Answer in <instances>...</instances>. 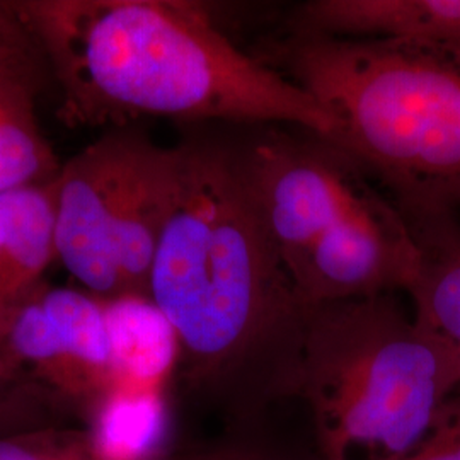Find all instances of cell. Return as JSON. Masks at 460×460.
Listing matches in <instances>:
<instances>
[{
  "label": "cell",
  "mask_w": 460,
  "mask_h": 460,
  "mask_svg": "<svg viewBox=\"0 0 460 460\" xmlns=\"http://www.w3.org/2000/svg\"><path fill=\"white\" fill-rule=\"evenodd\" d=\"M176 180V146L121 127L104 133L53 180L57 260L102 300H148Z\"/></svg>",
  "instance_id": "5b68a950"
},
{
  "label": "cell",
  "mask_w": 460,
  "mask_h": 460,
  "mask_svg": "<svg viewBox=\"0 0 460 460\" xmlns=\"http://www.w3.org/2000/svg\"><path fill=\"white\" fill-rule=\"evenodd\" d=\"M237 132L247 182L288 275L374 186L360 165L317 135L254 125Z\"/></svg>",
  "instance_id": "8992f818"
},
{
  "label": "cell",
  "mask_w": 460,
  "mask_h": 460,
  "mask_svg": "<svg viewBox=\"0 0 460 460\" xmlns=\"http://www.w3.org/2000/svg\"><path fill=\"white\" fill-rule=\"evenodd\" d=\"M404 460H460V397L445 406L431 433Z\"/></svg>",
  "instance_id": "ac0fdd59"
},
{
  "label": "cell",
  "mask_w": 460,
  "mask_h": 460,
  "mask_svg": "<svg viewBox=\"0 0 460 460\" xmlns=\"http://www.w3.org/2000/svg\"><path fill=\"white\" fill-rule=\"evenodd\" d=\"M176 150L148 300L174 332L190 391L230 425L260 423L298 395L309 309L260 214L237 132L191 133Z\"/></svg>",
  "instance_id": "6da1fadb"
},
{
  "label": "cell",
  "mask_w": 460,
  "mask_h": 460,
  "mask_svg": "<svg viewBox=\"0 0 460 460\" xmlns=\"http://www.w3.org/2000/svg\"><path fill=\"white\" fill-rule=\"evenodd\" d=\"M17 16L62 89L70 125L142 116L281 125L331 140L332 116L302 87L237 49L205 9L169 0H19Z\"/></svg>",
  "instance_id": "7a4b0ae2"
},
{
  "label": "cell",
  "mask_w": 460,
  "mask_h": 460,
  "mask_svg": "<svg viewBox=\"0 0 460 460\" xmlns=\"http://www.w3.org/2000/svg\"><path fill=\"white\" fill-rule=\"evenodd\" d=\"M460 387L456 349L395 296L309 307L298 399L315 460H404Z\"/></svg>",
  "instance_id": "277c9868"
},
{
  "label": "cell",
  "mask_w": 460,
  "mask_h": 460,
  "mask_svg": "<svg viewBox=\"0 0 460 460\" xmlns=\"http://www.w3.org/2000/svg\"><path fill=\"white\" fill-rule=\"evenodd\" d=\"M53 180L0 195V332L57 258Z\"/></svg>",
  "instance_id": "8fae6325"
},
{
  "label": "cell",
  "mask_w": 460,
  "mask_h": 460,
  "mask_svg": "<svg viewBox=\"0 0 460 460\" xmlns=\"http://www.w3.org/2000/svg\"><path fill=\"white\" fill-rule=\"evenodd\" d=\"M0 357L85 420L115 389L104 300L43 283L0 332Z\"/></svg>",
  "instance_id": "52a82bcc"
},
{
  "label": "cell",
  "mask_w": 460,
  "mask_h": 460,
  "mask_svg": "<svg viewBox=\"0 0 460 460\" xmlns=\"http://www.w3.org/2000/svg\"><path fill=\"white\" fill-rule=\"evenodd\" d=\"M411 230L420 261L408 287L414 317L440 332L460 363V217L438 205H395Z\"/></svg>",
  "instance_id": "30bf717a"
},
{
  "label": "cell",
  "mask_w": 460,
  "mask_h": 460,
  "mask_svg": "<svg viewBox=\"0 0 460 460\" xmlns=\"http://www.w3.org/2000/svg\"><path fill=\"white\" fill-rule=\"evenodd\" d=\"M62 408L57 395L0 357V437L60 425L55 416Z\"/></svg>",
  "instance_id": "5bb4252c"
},
{
  "label": "cell",
  "mask_w": 460,
  "mask_h": 460,
  "mask_svg": "<svg viewBox=\"0 0 460 460\" xmlns=\"http://www.w3.org/2000/svg\"><path fill=\"white\" fill-rule=\"evenodd\" d=\"M115 363V389L163 391L178 362V343L163 314L146 298L104 300ZM113 389V391H115Z\"/></svg>",
  "instance_id": "4fadbf2b"
},
{
  "label": "cell",
  "mask_w": 460,
  "mask_h": 460,
  "mask_svg": "<svg viewBox=\"0 0 460 460\" xmlns=\"http://www.w3.org/2000/svg\"><path fill=\"white\" fill-rule=\"evenodd\" d=\"M4 70H11V68H4Z\"/></svg>",
  "instance_id": "d6986e66"
},
{
  "label": "cell",
  "mask_w": 460,
  "mask_h": 460,
  "mask_svg": "<svg viewBox=\"0 0 460 460\" xmlns=\"http://www.w3.org/2000/svg\"><path fill=\"white\" fill-rule=\"evenodd\" d=\"M0 460H104L85 428H36L0 437Z\"/></svg>",
  "instance_id": "9a60e30c"
},
{
  "label": "cell",
  "mask_w": 460,
  "mask_h": 460,
  "mask_svg": "<svg viewBox=\"0 0 460 460\" xmlns=\"http://www.w3.org/2000/svg\"><path fill=\"white\" fill-rule=\"evenodd\" d=\"M287 30L341 40L460 43V0H309L290 13Z\"/></svg>",
  "instance_id": "9c48e42d"
},
{
  "label": "cell",
  "mask_w": 460,
  "mask_h": 460,
  "mask_svg": "<svg viewBox=\"0 0 460 460\" xmlns=\"http://www.w3.org/2000/svg\"><path fill=\"white\" fill-rule=\"evenodd\" d=\"M41 66H45L43 55L13 2H0V70Z\"/></svg>",
  "instance_id": "e0dca14e"
},
{
  "label": "cell",
  "mask_w": 460,
  "mask_h": 460,
  "mask_svg": "<svg viewBox=\"0 0 460 460\" xmlns=\"http://www.w3.org/2000/svg\"><path fill=\"white\" fill-rule=\"evenodd\" d=\"M258 57L332 119L329 140L397 205L460 208V43L287 33Z\"/></svg>",
  "instance_id": "3957f363"
},
{
  "label": "cell",
  "mask_w": 460,
  "mask_h": 460,
  "mask_svg": "<svg viewBox=\"0 0 460 460\" xmlns=\"http://www.w3.org/2000/svg\"><path fill=\"white\" fill-rule=\"evenodd\" d=\"M169 460H302L287 445L261 431L260 423L230 425V429L212 444Z\"/></svg>",
  "instance_id": "2e32d148"
},
{
  "label": "cell",
  "mask_w": 460,
  "mask_h": 460,
  "mask_svg": "<svg viewBox=\"0 0 460 460\" xmlns=\"http://www.w3.org/2000/svg\"><path fill=\"white\" fill-rule=\"evenodd\" d=\"M41 75L43 68L0 70V195L51 181L60 171L34 113Z\"/></svg>",
  "instance_id": "7c38bea8"
},
{
  "label": "cell",
  "mask_w": 460,
  "mask_h": 460,
  "mask_svg": "<svg viewBox=\"0 0 460 460\" xmlns=\"http://www.w3.org/2000/svg\"><path fill=\"white\" fill-rule=\"evenodd\" d=\"M418 247L393 199L374 188L290 273L304 305L394 296L418 271Z\"/></svg>",
  "instance_id": "ba28073f"
}]
</instances>
